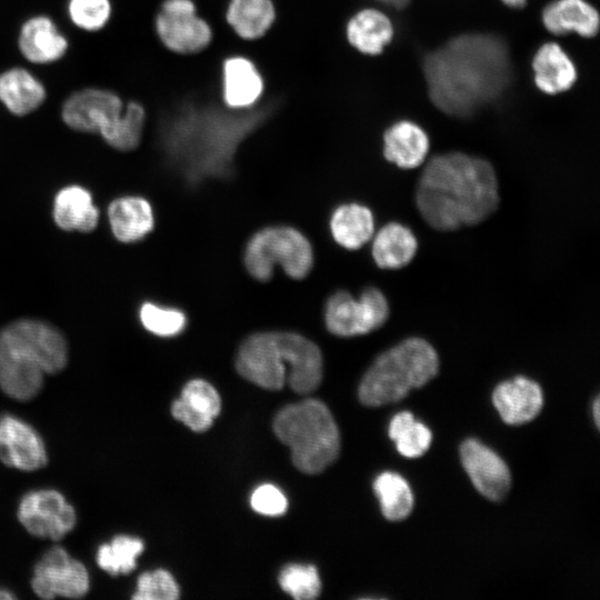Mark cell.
Listing matches in <instances>:
<instances>
[{
    "mask_svg": "<svg viewBox=\"0 0 600 600\" xmlns=\"http://www.w3.org/2000/svg\"><path fill=\"white\" fill-rule=\"evenodd\" d=\"M277 109L274 100L234 110L222 102L183 98L161 118L160 146L189 186L209 178L227 179L234 172L241 143L269 121Z\"/></svg>",
    "mask_w": 600,
    "mask_h": 600,
    "instance_id": "6da1fadb",
    "label": "cell"
},
{
    "mask_svg": "<svg viewBox=\"0 0 600 600\" xmlns=\"http://www.w3.org/2000/svg\"><path fill=\"white\" fill-rule=\"evenodd\" d=\"M422 69L432 103L452 117H468L494 102L512 79L507 43L489 33L452 38L426 54Z\"/></svg>",
    "mask_w": 600,
    "mask_h": 600,
    "instance_id": "7a4b0ae2",
    "label": "cell"
},
{
    "mask_svg": "<svg viewBox=\"0 0 600 600\" xmlns=\"http://www.w3.org/2000/svg\"><path fill=\"white\" fill-rule=\"evenodd\" d=\"M422 219L438 231H453L489 218L500 203L492 164L486 159L452 151L431 158L414 191Z\"/></svg>",
    "mask_w": 600,
    "mask_h": 600,
    "instance_id": "3957f363",
    "label": "cell"
},
{
    "mask_svg": "<svg viewBox=\"0 0 600 600\" xmlns=\"http://www.w3.org/2000/svg\"><path fill=\"white\" fill-rule=\"evenodd\" d=\"M236 368L241 377L268 389L279 390L288 382L298 393L318 388L323 374L319 347L292 331H262L240 344Z\"/></svg>",
    "mask_w": 600,
    "mask_h": 600,
    "instance_id": "277c9868",
    "label": "cell"
},
{
    "mask_svg": "<svg viewBox=\"0 0 600 600\" xmlns=\"http://www.w3.org/2000/svg\"><path fill=\"white\" fill-rule=\"evenodd\" d=\"M67 362V341L49 323L21 319L0 332V389L14 400L37 397L44 376L61 371Z\"/></svg>",
    "mask_w": 600,
    "mask_h": 600,
    "instance_id": "5b68a950",
    "label": "cell"
},
{
    "mask_svg": "<svg viewBox=\"0 0 600 600\" xmlns=\"http://www.w3.org/2000/svg\"><path fill=\"white\" fill-rule=\"evenodd\" d=\"M438 370L436 349L423 338H407L372 362L360 382L359 399L369 407L397 402L428 383Z\"/></svg>",
    "mask_w": 600,
    "mask_h": 600,
    "instance_id": "8992f818",
    "label": "cell"
},
{
    "mask_svg": "<svg viewBox=\"0 0 600 600\" xmlns=\"http://www.w3.org/2000/svg\"><path fill=\"white\" fill-rule=\"evenodd\" d=\"M273 430L290 447L296 468L304 473L323 471L339 454V429L320 400L306 399L282 408L274 417Z\"/></svg>",
    "mask_w": 600,
    "mask_h": 600,
    "instance_id": "52a82bcc",
    "label": "cell"
},
{
    "mask_svg": "<svg viewBox=\"0 0 600 600\" xmlns=\"http://www.w3.org/2000/svg\"><path fill=\"white\" fill-rule=\"evenodd\" d=\"M313 249L308 238L290 226L260 229L248 240L243 263L248 273L259 281H268L276 266L287 276L303 279L313 267Z\"/></svg>",
    "mask_w": 600,
    "mask_h": 600,
    "instance_id": "ba28073f",
    "label": "cell"
},
{
    "mask_svg": "<svg viewBox=\"0 0 600 600\" xmlns=\"http://www.w3.org/2000/svg\"><path fill=\"white\" fill-rule=\"evenodd\" d=\"M390 313L384 293L376 287H367L358 298L346 290L332 293L324 304V324L338 337H354L381 328Z\"/></svg>",
    "mask_w": 600,
    "mask_h": 600,
    "instance_id": "9c48e42d",
    "label": "cell"
},
{
    "mask_svg": "<svg viewBox=\"0 0 600 600\" xmlns=\"http://www.w3.org/2000/svg\"><path fill=\"white\" fill-rule=\"evenodd\" d=\"M154 26L162 44L178 54L199 53L212 41V29L198 16L192 0H163L156 14Z\"/></svg>",
    "mask_w": 600,
    "mask_h": 600,
    "instance_id": "30bf717a",
    "label": "cell"
},
{
    "mask_svg": "<svg viewBox=\"0 0 600 600\" xmlns=\"http://www.w3.org/2000/svg\"><path fill=\"white\" fill-rule=\"evenodd\" d=\"M17 517L31 536L52 541L61 540L77 524L76 509L54 489H37L23 494Z\"/></svg>",
    "mask_w": 600,
    "mask_h": 600,
    "instance_id": "8fae6325",
    "label": "cell"
},
{
    "mask_svg": "<svg viewBox=\"0 0 600 600\" xmlns=\"http://www.w3.org/2000/svg\"><path fill=\"white\" fill-rule=\"evenodd\" d=\"M31 588L41 599H78L88 593L90 576L84 563L71 557L64 548L53 546L36 563Z\"/></svg>",
    "mask_w": 600,
    "mask_h": 600,
    "instance_id": "7c38bea8",
    "label": "cell"
},
{
    "mask_svg": "<svg viewBox=\"0 0 600 600\" xmlns=\"http://www.w3.org/2000/svg\"><path fill=\"white\" fill-rule=\"evenodd\" d=\"M123 107L117 93L106 89L87 88L67 98L62 104L61 117L73 130L102 134L118 120Z\"/></svg>",
    "mask_w": 600,
    "mask_h": 600,
    "instance_id": "4fadbf2b",
    "label": "cell"
},
{
    "mask_svg": "<svg viewBox=\"0 0 600 600\" xmlns=\"http://www.w3.org/2000/svg\"><path fill=\"white\" fill-rule=\"evenodd\" d=\"M0 460L20 471H36L48 463L47 448L39 432L21 418L0 416Z\"/></svg>",
    "mask_w": 600,
    "mask_h": 600,
    "instance_id": "5bb4252c",
    "label": "cell"
},
{
    "mask_svg": "<svg viewBox=\"0 0 600 600\" xmlns=\"http://www.w3.org/2000/svg\"><path fill=\"white\" fill-rule=\"evenodd\" d=\"M464 470L477 490L490 500L502 499L510 489V471L504 461L491 449L474 439L460 447Z\"/></svg>",
    "mask_w": 600,
    "mask_h": 600,
    "instance_id": "9a60e30c",
    "label": "cell"
},
{
    "mask_svg": "<svg viewBox=\"0 0 600 600\" xmlns=\"http://www.w3.org/2000/svg\"><path fill=\"white\" fill-rule=\"evenodd\" d=\"M264 80L256 63L244 56L227 57L221 64L222 103L246 110L261 102Z\"/></svg>",
    "mask_w": 600,
    "mask_h": 600,
    "instance_id": "2e32d148",
    "label": "cell"
},
{
    "mask_svg": "<svg viewBox=\"0 0 600 600\" xmlns=\"http://www.w3.org/2000/svg\"><path fill=\"white\" fill-rule=\"evenodd\" d=\"M492 401L508 424H522L534 419L543 404L540 386L526 377H516L498 384Z\"/></svg>",
    "mask_w": 600,
    "mask_h": 600,
    "instance_id": "e0dca14e",
    "label": "cell"
},
{
    "mask_svg": "<svg viewBox=\"0 0 600 600\" xmlns=\"http://www.w3.org/2000/svg\"><path fill=\"white\" fill-rule=\"evenodd\" d=\"M221 409L218 391L202 379L190 380L171 406L174 419L196 432L208 430Z\"/></svg>",
    "mask_w": 600,
    "mask_h": 600,
    "instance_id": "ac0fdd59",
    "label": "cell"
},
{
    "mask_svg": "<svg viewBox=\"0 0 600 600\" xmlns=\"http://www.w3.org/2000/svg\"><path fill=\"white\" fill-rule=\"evenodd\" d=\"M18 46L21 54L32 63L47 64L61 59L68 40L49 17L36 16L21 26Z\"/></svg>",
    "mask_w": 600,
    "mask_h": 600,
    "instance_id": "d6986e66",
    "label": "cell"
},
{
    "mask_svg": "<svg viewBox=\"0 0 600 600\" xmlns=\"http://www.w3.org/2000/svg\"><path fill=\"white\" fill-rule=\"evenodd\" d=\"M429 148L427 132L409 120L394 122L383 133V157L401 169H414L422 164Z\"/></svg>",
    "mask_w": 600,
    "mask_h": 600,
    "instance_id": "ffe728a7",
    "label": "cell"
},
{
    "mask_svg": "<svg viewBox=\"0 0 600 600\" xmlns=\"http://www.w3.org/2000/svg\"><path fill=\"white\" fill-rule=\"evenodd\" d=\"M546 29L556 36L570 32L592 38L599 30V13L584 0H554L549 2L541 14Z\"/></svg>",
    "mask_w": 600,
    "mask_h": 600,
    "instance_id": "44dd1931",
    "label": "cell"
},
{
    "mask_svg": "<svg viewBox=\"0 0 600 600\" xmlns=\"http://www.w3.org/2000/svg\"><path fill=\"white\" fill-rule=\"evenodd\" d=\"M533 80L538 89L548 94L569 90L577 80L571 58L556 42L542 44L532 59Z\"/></svg>",
    "mask_w": 600,
    "mask_h": 600,
    "instance_id": "7402d4cb",
    "label": "cell"
},
{
    "mask_svg": "<svg viewBox=\"0 0 600 600\" xmlns=\"http://www.w3.org/2000/svg\"><path fill=\"white\" fill-rule=\"evenodd\" d=\"M108 218L114 237L126 243L141 240L154 227L151 204L137 196L113 200L108 209Z\"/></svg>",
    "mask_w": 600,
    "mask_h": 600,
    "instance_id": "603a6c76",
    "label": "cell"
},
{
    "mask_svg": "<svg viewBox=\"0 0 600 600\" xmlns=\"http://www.w3.org/2000/svg\"><path fill=\"white\" fill-rule=\"evenodd\" d=\"M372 237V258L381 269H401L409 264L417 253L418 240L412 230L402 223L389 222Z\"/></svg>",
    "mask_w": 600,
    "mask_h": 600,
    "instance_id": "cb8c5ba5",
    "label": "cell"
},
{
    "mask_svg": "<svg viewBox=\"0 0 600 600\" xmlns=\"http://www.w3.org/2000/svg\"><path fill=\"white\" fill-rule=\"evenodd\" d=\"M46 96L43 83L27 69L13 67L0 73V102L14 116L37 110Z\"/></svg>",
    "mask_w": 600,
    "mask_h": 600,
    "instance_id": "d4e9b609",
    "label": "cell"
},
{
    "mask_svg": "<svg viewBox=\"0 0 600 600\" xmlns=\"http://www.w3.org/2000/svg\"><path fill=\"white\" fill-rule=\"evenodd\" d=\"M391 20L382 11L367 8L353 14L346 26L348 42L367 56L380 54L393 38Z\"/></svg>",
    "mask_w": 600,
    "mask_h": 600,
    "instance_id": "484cf974",
    "label": "cell"
},
{
    "mask_svg": "<svg viewBox=\"0 0 600 600\" xmlns=\"http://www.w3.org/2000/svg\"><path fill=\"white\" fill-rule=\"evenodd\" d=\"M53 218L63 230L89 232L98 224L99 210L88 190L69 186L61 189L54 198Z\"/></svg>",
    "mask_w": 600,
    "mask_h": 600,
    "instance_id": "4316f807",
    "label": "cell"
},
{
    "mask_svg": "<svg viewBox=\"0 0 600 600\" xmlns=\"http://www.w3.org/2000/svg\"><path fill=\"white\" fill-rule=\"evenodd\" d=\"M330 231L338 244L357 250L374 233L373 214L368 207L357 202L340 204L331 214Z\"/></svg>",
    "mask_w": 600,
    "mask_h": 600,
    "instance_id": "83f0119b",
    "label": "cell"
},
{
    "mask_svg": "<svg viewBox=\"0 0 600 600\" xmlns=\"http://www.w3.org/2000/svg\"><path fill=\"white\" fill-rule=\"evenodd\" d=\"M272 0H230L226 19L232 30L244 40H258L276 20Z\"/></svg>",
    "mask_w": 600,
    "mask_h": 600,
    "instance_id": "f1b7e54d",
    "label": "cell"
},
{
    "mask_svg": "<svg viewBox=\"0 0 600 600\" xmlns=\"http://www.w3.org/2000/svg\"><path fill=\"white\" fill-rule=\"evenodd\" d=\"M144 549L143 541L129 534H117L100 544L96 552L98 567L110 576L128 574L137 567V558Z\"/></svg>",
    "mask_w": 600,
    "mask_h": 600,
    "instance_id": "f546056e",
    "label": "cell"
},
{
    "mask_svg": "<svg viewBox=\"0 0 600 600\" xmlns=\"http://www.w3.org/2000/svg\"><path fill=\"white\" fill-rule=\"evenodd\" d=\"M373 489L388 520L399 521L409 516L413 507V494L400 474L390 471L380 473L373 482Z\"/></svg>",
    "mask_w": 600,
    "mask_h": 600,
    "instance_id": "4dcf8cb0",
    "label": "cell"
},
{
    "mask_svg": "<svg viewBox=\"0 0 600 600\" xmlns=\"http://www.w3.org/2000/svg\"><path fill=\"white\" fill-rule=\"evenodd\" d=\"M388 432L399 453L407 458L422 456L431 444V431L409 411L397 413L390 421Z\"/></svg>",
    "mask_w": 600,
    "mask_h": 600,
    "instance_id": "1f68e13d",
    "label": "cell"
},
{
    "mask_svg": "<svg viewBox=\"0 0 600 600\" xmlns=\"http://www.w3.org/2000/svg\"><path fill=\"white\" fill-rule=\"evenodd\" d=\"M146 122V110L137 101L124 104L119 119L101 136L112 148L131 151L141 142Z\"/></svg>",
    "mask_w": 600,
    "mask_h": 600,
    "instance_id": "d6a6232c",
    "label": "cell"
},
{
    "mask_svg": "<svg viewBox=\"0 0 600 600\" xmlns=\"http://www.w3.org/2000/svg\"><path fill=\"white\" fill-rule=\"evenodd\" d=\"M139 318L149 332L164 338L181 333L187 326V317L183 311L152 302H144L140 307Z\"/></svg>",
    "mask_w": 600,
    "mask_h": 600,
    "instance_id": "836d02e7",
    "label": "cell"
},
{
    "mask_svg": "<svg viewBox=\"0 0 600 600\" xmlns=\"http://www.w3.org/2000/svg\"><path fill=\"white\" fill-rule=\"evenodd\" d=\"M279 584L297 600L314 599L321 591L318 571L310 564L293 563L284 567L279 574Z\"/></svg>",
    "mask_w": 600,
    "mask_h": 600,
    "instance_id": "e575fe53",
    "label": "cell"
},
{
    "mask_svg": "<svg viewBox=\"0 0 600 600\" xmlns=\"http://www.w3.org/2000/svg\"><path fill=\"white\" fill-rule=\"evenodd\" d=\"M110 0H68V16L71 22L84 31H99L110 20Z\"/></svg>",
    "mask_w": 600,
    "mask_h": 600,
    "instance_id": "d590c367",
    "label": "cell"
},
{
    "mask_svg": "<svg viewBox=\"0 0 600 600\" xmlns=\"http://www.w3.org/2000/svg\"><path fill=\"white\" fill-rule=\"evenodd\" d=\"M178 598L179 587L171 573L164 569L141 573L132 596L134 600H176Z\"/></svg>",
    "mask_w": 600,
    "mask_h": 600,
    "instance_id": "8d00e7d4",
    "label": "cell"
},
{
    "mask_svg": "<svg viewBox=\"0 0 600 600\" xmlns=\"http://www.w3.org/2000/svg\"><path fill=\"white\" fill-rule=\"evenodd\" d=\"M251 507L264 516H280L286 512L288 501L282 491L273 484L258 487L251 496Z\"/></svg>",
    "mask_w": 600,
    "mask_h": 600,
    "instance_id": "74e56055",
    "label": "cell"
},
{
    "mask_svg": "<svg viewBox=\"0 0 600 600\" xmlns=\"http://www.w3.org/2000/svg\"><path fill=\"white\" fill-rule=\"evenodd\" d=\"M376 1L393 7L396 9H403L410 2V0H376Z\"/></svg>",
    "mask_w": 600,
    "mask_h": 600,
    "instance_id": "f35d334b",
    "label": "cell"
},
{
    "mask_svg": "<svg viewBox=\"0 0 600 600\" xmlns=\"http://www.w3.org/2000/svg\"><path fill=\"white\" fill-rule=\"evenodd\" d=\"M502 2L513 9H521L526 6L527 0H502Z\"/></svg>",
    "mask_w": 600,
    "mask_h": 600,
    "instance_id": "ab89813d",
    "label": "cell"
},
{
    "mask_svg": "<svg viewBox=\"0 0 600 600\" xmlns=\"http://www.w3.org/2000/svg\"><path fill=\"white\" fill-rule=\"evenodd\" d=\"M592 411H593V418H594L596 424L599 427V422H600V402H599V398H596V400L593 401Z\"/></svg>",
    "mask_w": 600,
    "mask_h": 600,
    "instance_id": "60d3db41",
    "label": "cell"
},
{
    "mask_svg": "<svg viewBox=\"0 0 600 600\" xmlns=\"http://www.w3.org/2000/svg\"><path fill=\"white\" fill-rule=\"evenodd\" d=\"M16 596L8 589L0 588V600H12Z\"/></svg>",
    "mask_w": 600,
    "mask_h": 600,
    "instance_id": "b9f144b4",
    "label": "cell"
}]
</instances>
